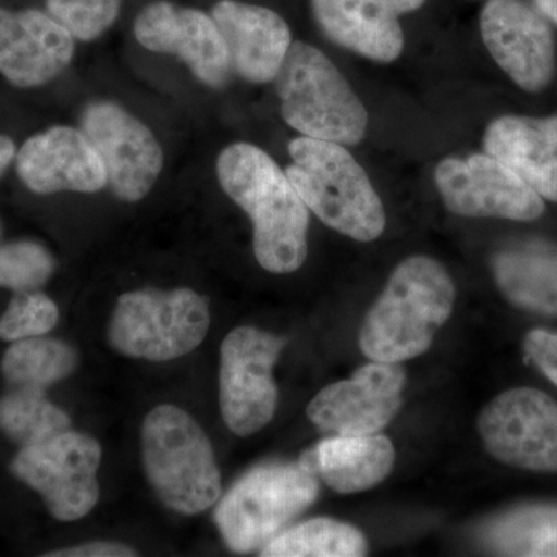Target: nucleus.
<instances>
[{
    "mask_svg": "<svg viewBox=\"0 0 557 557\" xmlns=\"http://www.w3.org/2000/svg\"><path fill=\"white\" fill-rule=\"evenodd\" d=\"M218 177L251 219L259 265L276 274L299 270L309 252V208L276 161L258 146L234 143L220 152Z\"/></svg>",
    "mask_w": 557,
    "mask_h": 557,
    "instance_id": "f257e3e1",
    "label": "nucleus"
},
{
    "mask_svg": "<svg viewBox=\"0 0 557 557\" xmlns=\"http://www.w3.org/2000/svg\"><path fill=\"white\" fill-rule=\"evenodd\" d=\"M454 302L456 287L442 263L428 256L403 260L362 322V354L383 362L420 357L448 322Z\"/></svg>",
    "mask_w": 557,
    "mask_h": 557,
    "instance_id": "f03ea898",
    "label": "nucleus"
},
{
    "mask_svg": "<svg viewBox=\"0 0 557 557\" xmlns=\"http://www.w3.org/2000/svg\"><path fill=\"white\" fill-rule=\"evenodd\" d=\"M285 174L307 208L329 228L359 242L379 239L386 212L364 168L338 143L309 137L288 145Z\"/></svg>",
    "mask_w": 557,
    "mask_h": 557,
    "instance_id": "7ed1b4c3",
    "label": "nucleus"
},
{
    "mask_svg": "<svg viewBox=\"0 0 557 557\" xmlns=\"http://www.w3.org/2000/svg\"><path fill=\"white\" fill-rule=\"evenodd\" d=\"M143 465L160 500L180 515L207 511L222 494L211 442L185 410L157 406L141 431Z\"/></svg>",
    "mask_w": 557,
    "mask_h": 557,
    "instance_id": "20e7f679",
    "label": "nucleus"
},
{
    "mask_svg": "<svg viewBox=\"0 0 557 557\" xmlns=\"http://www.w3.org/2000/svg\"><path fill=\"white\" fill-rule=\"evenodd\" d=\"M285 123L304 137L355 146L369 113L343 73L317 47L293 42L276 76Z\"/></svg>",
    "mask_w": 557,
    "mask_h": 557,
    "instance_id": "39448f33",
    "label": "nucleus"
},
{
    "mask_svg": "<svg viewBox=\"0 0 557 557\" xmlns=\"http://www.w3.org/2000/svg\"><path fill=\"white\" fill-rule=\"evenodd\" d=\"M318 496V478L300 461L263 465L251 469L219 502L215 525L233 552L262 549Z\"/></svg>",
    "mask_w": 557,
    "mask_h": 557,
    "instance_id": "423d86ee",
    "label": "nucleus"
},
{
    "mask_svg": "<svg viewBox=\"0 0 557 557\" xmlns=\"http://www.w3.org/2000/svg\"><path fill=\"white\" fill-rule=\"evenodd\" d=\"M209 324L208 300L194 289H138L120 296L109 343L127 358L172 361L196 350Z\"/></svg>",
    "mask_w": 557,
    "mask_h": 557,
    "instance_id": "0eeeda50",
    "label": "nucleus"
},
{
    "mask_svg": "<svg viewBox=\"0 0 557 557\" xmlns=\"http://www.w3.org/2000/svg\"><path fill=\"white\" fill-rule=\"evenodd\" d=\"M101 446L94 437L69 431L24 446L10 465L11 474L42 497L50 515L75 522L100 500Z\"/></svg>",
    "mask_w": 557,
    "mask_h": 557,
    "instance_id": "6e6552de",
    "label": "nucleus"
},
{
    "mask_svg": "<svg viewBox=\"0 0 557 557\" xmlns=\"http://www.w3.org/2000/svg\"><path fill=\"white\" fill-rule=\"evenodd\" d=\"M287 339L256 327H237L220 347V410L231 432L248 437L273 420L277 386L273 379Z\"/></svg>",
    "mask_w": 557,
    "mask_h": 557,
    "instance_id": "1a4fd4ad",
    "label": "nucleus"
},
{
    "mask_svg": "<svg viewBox=\"0 0 557 557\" xmlns=\"http://www.w3.org/2000/svg\"><path fill=\"white\" fill-rule=\"evenodd\" d=\"M487 453L507 467L557 474V403L534 387H515L479 416Z\"/></svg>",
    "mask_w": 557,
    "mask_h": 557,
    "instance_id": "9d476101",
    "label": "nucleus"
},
{
    "mask_svg": "<svg viewBox=\"0 0 557 557\" xmlns=\"http://www.w3.org/2000/svg\"><path fill=\"white\" fill-rule=\"evenodd\" d=\"M434 180L445 207L463 218L534 222L545 212V200L536 190L486 152L440 161Z\"/></svg>",
    "mask_w": 557,
    "mask_h": 557,
    "instance_id": "9b49d317",
    "label": "nucleus"
},
{
    "mask_svg": "<svg viewBox=\"0 0 557 557\" xmlns=\"http://www.w3.org/2000/svg\"><path fill=\"white\" fill-rule=\"evenodd\" d=\"M81 131L97 150L108 186L119 199L148 196L163 170V150L152 132L112 101H94L81 115Z\"/></svg>",
    "mask_w": 557,
    "mask_h": 557,
    "instance_id": "f8f14e48",
    "label": "nucleus"
},
{
    "mask_svg": "<svg viewBox=\"0 0 557 557\" xmlns=\"http://www.w3.org/2000/svg\"><path fill=\"white\" fill-rule=\"evenodd\" d=\"M483 44L520 89L539 94L556 75V42L548 21L525 0H487L480 13Z\"/></svg>",
    "mask_w": 557,
    "mask_h": 557,
    "instance_id": "ddd939ff",
    "label": "nucleus"
},
{
    "mask_svg": "<svg viewBox=\"0 0 557 557\" xmlns=\"http://www.w3.org/2000/svg\"><path fill=\"white\" fill-rule=\"evenodd\" d=\"M405 384L399 362L372 361L350 380L322 388L307 416L314 426L335 435L379 434L401 409Z\"/></svg>",
    "mask_w": 557,
    "mask_h": 557,
    "instance_id": "4468645a",
    "label": "nucleus"
},
{
    "mask_svg": "<svg viewBox=\"0 0 557 557\" xmlns=\"http://www.w3.org/2000/svg\"><path fill=\"white\" fill-rule=\"evenodd\" d=\"M134 33L145 49L185 62L205 86L223 89L230 83L233 69L225 40L203 11L157 0L139 11Z\"/></svg>",
    "mask_w": 557,
    "mask_h": 557,
    "instance_id": "2eb2a0df",
    "label": "nucleus"
},
{
    "mask_svg": "<svg viewBox=\"0 0 557 557\" xmlns=\"http://www.w3.org/2000/svg\"><path fill=\"white\" fill-rule=\"evenodd\" d=\"M75 38L46 11L0 7V75L20 89L50 83L69 67Z\"/></svg>",
    "mask_w": 557,
    "mask_h": 557,
    "instance_id": "dca6fc26",
    "label": "nucleus"
},
{
    "mask_svg": "<svg viewBox=\"0 0 557 557\" xmlns=\"http://www.w3.org/2000/svg\"><path fill=\"white\" fill-rule=\"evenodd\" d=\"M17 175L32 193L94 194L108 186L104 166L83 131L54 126L24 143L16 156Z\"/></svg>",
    "mask_w": 557,
    "mask_h": 557,
    "instance_id": "f3484780",
    "label": "nucleus"
},
{
    "mask_svg": "<svg viewBox=\"0 0 557 557\" xmlns=\"http://www.w3.org/2000/svg\"><path fill=\"white\" fill-rule=\"evenodd\" d=\"M424 0H311L321 32L336 46L370 61H397L405 49L403 14L413 13Z\"/></svg>",
    "mask_w": 557,
    "mask_h": 557,
    "instance_id": "a211bd4d",
    "label": "nucleus"
},
{
    "mask_svg": "<svg viewBox=\"0 0 557 557\" xmlns=\"http://www.w3.org/2000/svg\"><path fill=\"white\" fill-rule=\"evenodd\" d=\"M211 17L225 40L233 73L252 84L276 79L292 46V32L276 11L239 0H220Z\"/></svg>",
    "mask_w": 557,
    "mask_h": 557,
    "instance_id": "6ab92c4d",
    "label": "nucleus"
},
{
    "mask_svg": "<svg viewBox=\"0 0 557 557\" xmlns=\"http://www.w3.org/2000/svg\"><path fill=\"white\" fill-rule=\"evenodd\" d=\"M483 148L511 168L542 199L557 203V113L542 119L498 116L486 127Z\"/></svg>",
    "mask_w": 557,
    "mask_h": 557,
    "instance_id": "aec40b11",
    "label": "nucleus"
},
{
    "mask_svg": "<svg viewBox=\"0 0 557 557\" xmlns=\"http://www.w3.org/2000/svg\"><path fill=\"white\" fill-rule=\"evenodd\" d=\"M300 463L339 494L379 485L391 474L395 449L386 435H336L322 440L300 457Z\"/></svg>",
    "mask_w": 557,
    "mask_h": 557,
    "instance_id": "412c9836",
    "label": "nucleus"
},
{
    "mask_svg": "<svg viewBox=\"0 0 557 557\" xmlns=\"http://www.w3.org/2000/svg\"><path fill=\"white\" fill-rule=\"evenodd\" d=\"M494 281L516 309L557 318V245L528 240L500 249L491 259Z\"/></svg>",
    "mask_w": 557,
    "mask_h": 557,
    "instance_id": "4be33fe9",
    "label": "nucleus"
},
{
    "mask_svg": "<svg viewBox=\"0 0 557 557\" xmlns=\"http://www.w3.org/2000/svg\"><path fill=\"white\" fill-rule=\"evenodd\" d=\"M483 544L498 556L557 557V505H523L486 523Z\"/></svg>",
    "mask_w": 557,
    "mask_h": 557,
    "instance_id": "5701e85b",
    "label": "nucleus"
},
{
    "mask_svg": "<svg viewBox=\"0 0 557 557\" xmlns=\"http://www.w3.org/2000/svg\"><path fill=\"white\" fill-rule=\"evenodd\" d=\"M78 351L60 339L14 341L2 358V373L9 387L47 392L78 368Z\"/></svg>",
    "mask_w": 557,
    "mask_h": 557,
    "instance_id": "b1692460",
    "label": "nucleus"
},
{
    "mask_svg": "<svg viewBox=\"0 0 557 557\" xmlns=\"http://www.w3.org/2000/svg\"><path fill=\"white\" fill-rule=\"evenodd\" d=\"M366 553L368 542L358 528L329 518L288 528L260 549L263 557H359Z\"/></svg>",
    "mask_w": 557,
    "mask_h": 557,
    "instance_id": "393cba45",
    "label": "nucleus"
},
{
    "mask_svg": "<svg viewBox=\"0 0 557 557\" xmlns=\"http://www.w3.org/2000/svg\"><path fill=\"white\" fill-rule=\"evenodd\" d=\"M70 424L67 413L47 398V392L9 387L0 397V431L21 448L62 434Z\"/></svg>",
    "mask_w": 557,
    "mask_h": 557,
    "instance_id": "a878e982",
    "label": "nucleus"
},
{
    "mask_svg": "<svg viewBox=\"0 0 557 557\" xmlns=\"http://www.w3.org/2000/svg\"><path fill=\"white\" fill-rule=\"evenodd\" d=\"M57 269L49 249L38 242L16 240L0 245V288L36 292Z\"/></svg>",
    "mask_w": 557,
    "mask_h": 557,
    "instance_id": "bb28decb",
    "label": "nucleus"
},
{
    "mask_svg": "<svg viewBox=\"0 0 557 557\" xmlns=\"http://www.w3.org/2000/svg\"><path fill=\"white\" fill-rule=\"evenodd\" d=\"M60 321V310L49 296L36 292L16 293L9 309L0 318V339L38 338L54 329Z\"/></svg>",
    "mask_w": 557,
    "mask_h": 557,
    "instance_id": "cd10ccee",
    "label": "nucleus"
},
{
    "mask_svg": "<svg viewBox=\"0 0 557 557\" xmlns=\"http://www.w3.org/2000/svg\"><path fill=\"white\" fill-rule=\"evenodd\" d=\"M123 0H47V13L75 39L94 40L112 27Z\"/></svg>",
    "mask_w": 557,
    "mask_h": 557,
    "instance_id": "c85d7f7f",
    "label": "nucleus"
},
{
    "mask_svg": "<svg viewBox=\"0 0 557 557\" xmlns=\"http://www.w3.org/2000/svg\"><path fill=\"white\" fill-rule=\"evenodd\" d=\"M523 351L539 372L557 387V332L531 330L523 339Z\"/></svg>",
    "mask_w": 557,
    "mask_h": 557,
    "instance_id": "c756f323",
    "label": "nucleus"
},
{
    "mask_svg": "<svg viewBox=\"0 0 557 557\" xmlns=\"http://www.w3.org/2000/svg\"><path fill=\"white\" fill-rule=\"evenodd\" d=\"M47 557H132L137 556L134 548L115 542H90L78 547L58 549L47 553Z\"/></svg>",
    "mask_w": 557,
    "mask_h": 557,
    "instance_id": "7c9ffc66",
    "label": "nucleus"
},
{
    "mask_svg": "<svg viewBox=\"0 0 557 557\" xmlns=\"http://www.w3.org/2000/svg\"><path fill=\"white\" fill-rule=\"evenodd\" d=\"M16 156L17 150L13 139L5 137V135H0V177H2L3 172L9 170L11 161L16 159Z\"/></svg>",
    "mask_w": 557,
    "mask_h": 557,
    "instance_id": "2f4dec72",
    "label": "nucleus"
},
{
    "mask_svg": "<svg viewBox=\"0 0 557 557\" xmlns=\"http://www.w3.org/2000/svg\"><path fill=\"white\" fill-rule=\"evenodd\" d=\"M539 13L557 25V0H533Z\"/></svg>",
    "mask_w": 557,
    "mask_h": 557,
    "instance_id": "473e14b6",
    "label": "nucleus"
},
{
    "mask_svg": "<svg viewBox=\"0 0 557 557\" xmlns=\"http://www.w3.org/2000/svg\"><path fill=\"white\" fill-rule=\"evenodd\" d=\"M0 237H2V222H0Z\"/></svg>",
    "mask_w": 557,
    "mask_h": 557,
    "instance_id": "72a5a7b5",
    "label": "nucleus"
}]
</instances>
